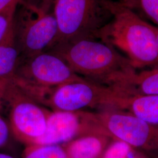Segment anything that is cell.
<instances>
[{
	"label": "cell",
	"instance_id": "1",
	"mask_svg": "<svg viewBox=\"0 0 158 158\" xmlns=\"http://www.w3.org/2000/svg\"><path fill=\"white\" fill-rule=\"evenodd\" d=\"M113 18L98 39L124 52L135 69L158 66V48L154 26L132 9L112 1Z\"/></svg>",
	"mask_w": 158,
	"mask_h": 158
},
{
	"label": "cell",
	"instance_id": "2",
	"mask_svg": "<svg viewBox=\"0 0 158 158\" xmlns=\"http://www.w3.org/2000/svg\"><path fill=\"white\" fill-rule=\"evenodd\" d=\"M48 51L60 57L74 73L101 85L135 69L114 47L97 39L77 40Z\"/></svg>",
	"mask_w": 158,
	"mask_h": 158
},
{
	"label": "cell",
	"instance_id": "3",
	"mask_svg": "<svg viewBox=\"0 0 158 158\" xmlns=\"http://www.w3.org/2000/svg\"><path fill=\"white\" fill-rule=\"evenodd\" d=\"M110 0H57L53 8L56 36L49 51L77 40L97 39L113 18Z\"/></svg>",
	"mask_w": 158,
	"mask_h": 158
},
{
	"label": "cell",
	"instance_id": "4",
	"mask_svg": "<svg viewBox=\"0 0 158 158\" xmlns=\"http://www.w3.org/2000/svg\"><path fill=\"white\" fill-rule=\"evenodd\" d=\"M89 131L123 142L147 158H158V128L135 116L114 109L83 111Z\"/></svg>",
	"mask_w": 158,
	"mask_h": 158
},
{
	"label": "cell",
	"instance_id": "5",
	"mask_svg": "<svg viewBox=\"0 0 158 158\" xmlns=\"http://www.w3.org/2000/svg\"><path fill=\"white\" fill-rule=\"evenodd\" d=\"M84 78L60 57L48 51L22 60L12 76L15 83L40 104L53 89Z\"/></svg>",
	"mask_w": 158,
	"mask_h": 158
},
{
	"label": "cell",
	"instance_id": "6",
	"mask_svg": "<svg viewBox=\"0 0 158 158\" xmlns=\"http://www.w3.org/2000/svg\"><path fill=\"white\" fill-rule=\"evenodd\" d=\"M13 25L21 61L47 51L55 40L57 32L53 11H42L20 0Z\"/></svg>",
	"mask_w": 158,
	"mask_h": 158
},
{
	"label": "cell",
	"instance_id": "7",
	"mask_svg": "<svg viewBox=\"0 0 158 158\" xmlns=\"http://www.w3.org/2000/svg\"><path fill=\"white\" fill-rule=\"evenodd\" d=\"M4 102L10 108V125L18 140L31 145L45 132L49 113L9 79Z\"/></svg>",
	"mask_w": 158,
	"mask_h": 158
},
{
	"label": "cell",
	"instance_id": "8",
	"mask_svg": "<svg viewBox=\"0 0 158 158\" xmlns=\"http://www.w3.org/2000/svg\"><path fill=\"white\" fill-rule=\"evenodd\" d=\"M110 91L107 85L84 78L53 89L43 104L54 111L76 112L88 108L103 109Z\"/></svg>",
	"mask_w": 158,
	"mask_h": 158
},
{
	"label": "cell",
	"instance_id": "9",
	"mask_svg": "<svg viewBox=\"0 0 158 158\" xmlns=\"http://www.w3.org/2000/svg\"><path fill=\"white\" fill-rule=\"evenodd\" d=\"M85 134L81 111H54L49 114L44 134L31 145H59Z\"/></svg>",
	"mask_w": 158,
	"mask_h": 158
},
{
	"label": "cell",
	"instance_id": "10",
	"mask_svg": "<svg viewBox=\"0 0 158 158\" xmlns=\"http://www.w3.org/2000/svg\"><path fill=\"white\" fill-rule=\"evenodd\" d=\"M109 87L110 92L105 108L128 113L158 128V96L125 93Z\"/></svg>",
	"mask_w": 158,
	"mask_h": 158
},
{
	"label": "cell",
	"instance_id": "11",
	"mask_svg": "<svg viewBox=\"0 0 158 158\" xmlns=\"http://www.w3.org/2000/svg\"><path fill=\"white\" fill-rule=\"evenodd\" d=\"M107 86L122 92L158 96V66L140 72L134 69L120 74Z\"/></svg>",
	"mask_w": 158,
	"mask_h": 158
},
{
	"label": "cell",
	"instance_id": "12",
	"mask_svg": "<svg viewBox=\"0 0 158 158\" xmlns=\"http://www.w3.org/2000/svg\"><path fill=\"white\" fill-rule=\"evenodd\" d=\"M112 139L91 131L69 142L64 148L67 158H101Z\"/></svg>",
	"mask_w": 158,
	"mask_h": 158
},
{
	"label": "cell",
	"instance_id": "13",
	"mask_svg": "<svg viewBox=\"0 0 158 158\" xmlns=\"http://www.w3.org/2000/svg\"><path fill=\"white\" fill-rule=\"evenodd\" d=\"M21 62V55L15 38L14 25L0 44V78L11 77Z\"/></svg>",
	"mask_w": 158,
	"mask_h": 158
},
{
	"label": "cell",
	"instance_id": "14",
	"mask_svg": "<svg viewBox=\"0 0 158 158\" xmlns=\"http://www.w3.org/2000/svg\"><path fill=\"white\" fill-rule=\"evenodd\" d=\"M23 158H67V155L60 145H29Z\"/></svg>",
	"mask_w": 158,
	"mask_h": 158
},
{
	"label": "cell",
	"instance_id": "15",
	"mask_svg": "<svg viewBox=\"0 0 158 158\" xmlns=\"http://www.w3.org/2000/svg\"><path fill=\"white\" fill-rule=\"evenodd\" d=\"M19 1L13 0L8 6L0 11V44L4 39L13 24Z\"/></svg>",
	"mask_w": 158,
	"mask_h": 158
},
{
	"label": "cell",
	"instance_id": "16",
	"mask_svg": "<svg viewBox=\"0 0 158 158\" xmlns=\"http://www.w3.org/2000/svg\"><path fill=\"white\" fill-rule=\"evenodd\" d=\"M133 150L124 142L113 139L101 158H130Z\"/></svg>",
	"mask_w": 158,
	"mask_h": 158
},
{
	"label": "cell",
	"instance_id": "17",
	"mask_svg": "<svg viewBox=\"0 0 158 158\" xmlns=\"http://www.w3.org/2000/svg\"><path fill=\"white\" fill-rule=\"evenodd\" d=\"M136 7L139 8L149 19L158 25V0H136Z\"/></svg>",
	"mask_w": 158,
	"mask_h": 158
},
{
	"label": "cell",
	"instance_id": "18",
	"mask_svg": "<svg viewBox=\"0 0 158 158\" xmlns=\"http://www.w3.org/2000/svg\"><path fill=\"white\" fill-rule=\"evenodd\" d=\"M23 2L32 6L42 11H53V8L57 0H20Z\"/></svg>",
	"mask_w": 158,
	"mask_h": 158
},
{
	"label": "cell",
	"instance_id": "19",
	"mask_svg": "<svg viewBox=\"0 0 158 158\" xmlns=\"http://www.w3.org/2000/svg\"><path fill=\"white\" fill-rule=\"evenodd\" d=\"M10 136V127L0 115V148L4 146Z\"/></svg>",
	"mask_w": 158,
	"mask_h": 158
},
{
	"label": "cell",
	"instance_id": "20",
	"mask_svg": "<svg viewBox=\"0 0 158 158\" xmlns=\"http://www.w3.org/2000/svg\"><path fill=\"white\" fill-rule=\"evenodd\" d=\"M10 77L0 78V111L2 108V105L4 103V98L6 92V87Z\"/></svg>",
	"mask_w": 158,
	"mask_h": 158
},
{
	"label": "cell",
	"instance_id": "21",
	"mask_svg": "<svg viewBox=\"0 0 158 158\" xmlns=\"http://www.w3.org/2000/svg\"><path fill=\"white\" fill-rule=\"evenodd\" d=\"M119 2L124 6L131 9L135 8L136 0H121V1Z\"/></svg>",
	"mask_w": 158,
	"mask_h": 158
},
{
	"label": "cell",
	"instance_id": "22",
	"mask_svg": "<svg viewBox=\"0 0 158 158\" xmlns=\"http://www.w3.org/2000/svg\"><path fill=\"white\" fill-rule=\"evenodd\" d=\"M13 0H0V11L8 6Z\"/></svg>",
	"mask_w": 158,
	"mask_h": 158
},
{
	"label": "cell",
	"instance_id": "23",
	"mask_svg": "<svg viewBox=\"0 0 158 158\" xmlns=\"http://www.w3.org/2000/svg\"><path fill=\"white\" fill-rule=\"evenodd\" d=\"M0 158H14L11 156L7 155L6 153H0Z\"/></svg>",
	"mask_w": 158,
	"mask_h": 158
},
{
	"label": "cell",
	"instance_id": "24",
	"mask_svg": "<svg viewBox=\"0 0 158 158\" xmlns=\"http://www.w3.org/2000/svg\"><path fill=\"white\" fill-rule=\"evenodd\" d=\"M154 29H155V33L156 35V39H157V44H158V27H155L154 26Z\"/></svg>",
	"mask_w": 158,
	"mask_h": 158
}]
</instances>
